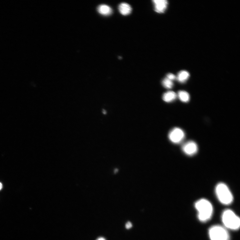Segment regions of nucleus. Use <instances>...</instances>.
I'll return each mask as SVG.
<instances>
[{
	"label": "nucleus",
	"mask_w": 240,
	"mask_h": 240,
	"mask_svg": "<svg viewBox=\"0 0 240 240\" xmlns=\"http://www.w3.org/2000/svg\"><path fill=\"white\" fill-rule=\"evenodd\" d=\"M195 207L198 211V218L200 221L205 222L212 217L213 207L209 201L205 199H201L197 201Z\"/></svg>",
	"instance_id": "f257e3e1"
},
{
	"label": "nucleus",
	"mask_w": 240,
	"mask_h": 240,
	"mask_svg": "<svg viewBox=\"0 0 240 240\" xmlns=\"http://www.w3.org/2000/svg\"><path fill=\"white\" fill-rule=\"evenodd\" d=\"M215 193L218 200L223 204L228 205L232 203L233 196L226 185L222 182L218 184L215 187Z\"/></svg>",
	"instance_id": "f03ea898"
},
{
	"label": "nucleus",
	"mask_w": 240,
	"mask_h": 240,
	"mask_svg": "<svg viewBox=\"0 0 240 240\" xmlns=\"http://www.w3.org/2000/svg\"><path fill=\"white\" fill-rule=\"evenodd\" d=\"M222 220L224 227L228 229L235 230L240 228V218L231 210L228 209L224 211Z\"/></svg>",
	"instance_id": "7ed1b4c3"
},
{
	"label": "nucleus",
	"mask_w": 240,
	"mask_h": 240,
	"mask_svg": "<svg viewBox=\"0 0 240 240\" xmlns=\"http://www.w3.org/2000/svg\"><path fill=\"white\" fill-rule=\"evenodd\" d=\"M210 240H229V236L225 228L220 225H214L209 230Z\"/></svg>",
	"instance_id": "20e7f679"
},
{
	"label": "nucleus",
	"mask_w": 240,
	"mask_h": 240,
	"mask_svg": "<svg viewBox=\"0 0 240 240\" xmlns=\"http://www.w3.org/2000/svg\"><path fill=\"white\" fill-rule=\"evenodd\" d=\"M185 137L184 132L179 128L172 129L169 134L170 140L173 143L179 144L183 141Z\"/></svg>",
	"instance_id": "39448f33"
},
{
	"label": "nucleus",
	"mask_w": 240,
	"mask_h": 240,
	"mask_svg": "<svg viewBox=\"0 0 240 240\" xmlns=\"http://www.w3.org/2000/svg\"><path fill=\"white\" fill-rule=\"evenodd\" d=\"M182 151L187 155L193 156L197 152L198 148L197 145L193 141H189L182 146Z\"/></svg>",
	"instance_id": "423d86ee"
},
{
	"label": "nucleus",
	"mask_w": 240,
	"mask_h": 240,
	"mask_svg": "<svg viewBox=\"0 0 240 240\" xmlns=\"http://www.w3.org/2000/svg\"><path fill=\"white\" fill-rule=\"evenodd\" d=\"M154 4L155 11L159 13H162L166 11L168 5L166 0H154L153 1Z\"/></svg>",
	"instance_id": "0eeeda50"
},
{
	"label": "nucleus",
	"mask_w": 240,
	"mask_h": 240,
	"mask_svg": "<svg viewBox=\"0 0 240 240\" xmlns=\"http://www.w3.org/2000/svg\"><path fill=\"white\" fill-rule=\"evenodd\" d=\"M97 10L100 14L104 16H109L113 12L111 8L105 4L99 6L97 8Z\"/></svg>",
	"instance_id": "6e6552de"
},
{
	"label": "nucleus",
	"mask_w": 240,
	"mask_h": 240,
	"mask_svg": "<svg viewBox=\"0 0 240 240\" xmlns=\"http://www.w3.org/2000/svg\"><path fill=\"white\" fill-rule=\"evenodd\" d=\"M119 11L123 16H127L130 14L132 11V8L129 4L126 3H122L118 7Z\"/></svg>",
	"instance_id": "1a4fd4ad"
},
{
	"label": "nucleus",
	"mask_w": 240,
	"mask_h": 240,
	"mask_svg": "<svg viewBox=\"0 0 240 240\" xmlns=\"http://www.w3.org/2000/svg\"><path fill=\"white\" fill-rule=\"evenodd\" d=\"M177 95L173 91H169L163 95V99L165 102L170 103L173 101L176 98Z\"/></svg>",
	"instance_id": "9d476101"
},
{
	"label": "nucleus",
	"mask_w": 240,
	"mask_h": 240,
	"mask_svg": "<svg viewBox=\"0 0 240 240\" xmlns=\"http://www.w3.org/2000/svg\"><path fill=\"white\" fill-rule=\"evenodd\" d=\"M190 74L189 72L185 70H182L179 72L177 74L176 79L180 83H184L190 77Z\"/></svg>",
	"instance_id": "9b49d317"
},
{
	"label": "nucleus",
	"mask_w": 240,
	"mask_h": 240,
	"mask_svg": "<svg viewBox=\"0 0 240 240\" xmlns=\"http://www.w3.org/2000/svg\"><path fill=\"white\" fill-rule=\"evenodd\" d=\"M178 96L181 101L184 103L188 102L190 99L189 94L185 91H179L178 93Z\"/></svg>",
	"instance_id": "f8f14e48"
},
{
	"label": "nucleus",
	"mask_w": 240,
	"mask_h": 240,
	"mask_svg": "<svg viewBox=\"0 0 240 240\" xmlns=\"http://www.w3.org/2000/svg\"><path fill=\"white\" fill-rule=\"evenodd\" d=\"M162 84L164 87L166 89H171L174 86V84L172 81L166 78L163 80L162 81Z\"/></svg>",
	"instance_id": "ddd939ff"
},
{
	"label": "nucleus",
	"mask_w": 240,
	"mask_h": 240,
	"mask_svg": "<svg viewBox=\"0 0 240 240\" xmlns=\"http://www.w3.org/2000/svg\"><path fill=\"white\" fill-rule=\"evenodd\" d=\"M167 78L172 81L176 79V77L174 74L170 73L167 75Z\"/></svg>",
	"instance_id": "4468645a"
},
{
	"label": "nucleus",
	"mask_w": 240,
	"mask_h": 240,
	"mask_svg": "<svg viewBox=\"0 0 240 240\" xmlns=\"http://www.w3.org/2000/svg\"><path fill=\"white\" fill-rule=\"evenodd\" d=\"M132 223L129 222H128L126 225V228L127 229H129L132 227Z\"/></svg>",
	"instance_id": "2eb2a0df"
},
{
	"label": "nucleus",
	"mask_w": 240,
	"mask_h": 240,
	"mask_svg": "<svg viewBox=\"0 0 240 240\" xmlns=\"http://www.w3.org/2000/svg\"><path fill=\"white\" fill-rule=\"evenodd\" d=\"M97 240H106V239L100 237L98 238Z\"/></svg>",
	"instance_id": "dca6fc26"
},
{
	"label": "nucleus",
	"mask_w": 240,
	"mask_h": 240,
	"mask_svg": "<svg viewBox=\"0 0 240 240\" xmlns=\"http://www.w3.org/2000/svg\"><path fill=\"white\" fill-rule=\"evenodd\" d=\"M2 188V185L1 183H0V190H1Z\"/></svg>",
	"instance_id": "f3484780"
},
{
	"label": "nucleus",
	"mask_w": 240,
	"mask_h": 240,
	"mask_svg": "<svg viewBox=\"0 0 240 240\" xmlns=\"http://www.w3.org/2000/svg\"><path fill=\"white\" fill-rule=\"evenodd\" d=\"M103 113H104V114H105V113H106V112H105V110H103Z\"/></svg>",
	"instance_id": "a211bd4d"
}]
</instances>
